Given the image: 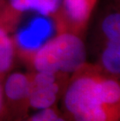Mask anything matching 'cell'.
I'll return each mask as SVG.
<instances>
[{
	"mask_svg": "<svg viewBox=\"0 0 120 121\" xmlns=\"http://www.w3.org/2000/svg\"><path fill=\"white\" fill-rule=\"evenodd\" d=\"M25 63L35 72L70 75L86 63L85 46L79 35L59 32L33 52Z\"/></svg>",
	"mask_w": 120,
	"mask_h": 121,
	"instance_id": "obj_2",
	"label": "cell"
},
{
	"mask_svg": "<svg viewBox=\"0 0 120 121\" xmlns=\"http://www.w3.org/2000/svg\"><path fill=\"white\" fill-rule=\"evenodd\" d=\"M97 0H63L55 17L58 33L71 32L80 36L85 30Z\"/></svg>",
	"mask_w": 120,
	"mask_h": 121,
	"instance_id": "obj_5",
	"label": "cell"
},
{
	"mask_svg": "<svg viewBox=\"0 0 120 121\" xmlns=\"http://www.w3.org/2000/svg\"><path fill=\"white\" fill-rule=\"evenodd\" d=\"M49 24L44 20H36L24 28L13 38L17 55L26 62L30 55L43 45L45 38L49 34Z\"/></svg>",
	"mask_w": 120,
	"mask_h": 121,
	"instance_id": "obj_6",
	"label": "cell"
},
{
	"mask_svg": "<svg viewBox=\"0 0 120 121\" xmlns=\"http://www.w3.org/2000/svg\"><path fill=\"white\" fill-rule=\"evenodd\" d=\"M53 121H70V120L66 117V115L64 113L60 112V114L58 115Z\"/></svg>",
	"mask_w": 120,
	"mask_h": 121,
	"instance_id": "obj_13",
	"label": "cell"
},
{
	"mask_svg": "<svg viewBox=\"0 0 120 121\" xmlns=\"http://www.w3.org/2000/svg\"><path fill=\"white\" fill-rule=\"evenodd\" d=\"M70 121H120V105H104L76 113L68 118Z\"/></svg>",
	"mask_w": 120,
	"mask_h": 121,
	"instance_id": "obj_9",
	"label": "cell"
},
{
	"mask_svg": "<svg viewBox=\"0 0 120 121\" xmlns=\"http://www.w3.org/2000/svg\"><path fill=\"white\" fill-rule=\"evenodd\" d=\"M11 30L0 23V78H4L13 68L17 48Z\"/></svg>",
	"mask_w": 120,
	"mask_h": 121,
	"instance_id": "obj_8",
	"label": "cell"
},
{
	"mask_svg": "<svg viewBox=\"0 0 120 121\" xmlns=\"http://www.w3.org/2000/svg\"><path fill=\"white\" fill-rule=\"evenodd\" d=\"M62 0H9L8 8L20 16L27 11H34L45 17H55L61 8Z\"/></svg>",
	"mask_w": 120,
	"mask_h": 121,
	"instance_id": "obj_7",
	"label": "cell"
},
{
	"mask_svg": "<svg viewBox=\"0 0 120 121\" xmlns=\"http://www.w3.org/2000/svg\"><path fill=\"white\" fill-rule=\"evenodd\" d=\"M101 30L107 42H120V15L113 13L106 16L101 24Z\"/></svg>",
	"mask_w": 120,
	"mask_h": 121,
	"instance_id": "obj_11",
	"label": "cell"
},
{
	"mask_svg": "<svg viewBox=\"0 0 120 121\" xmlns=\"http://www.w3.org/2000/svg\"><path fill=\"white\" fill-rule=\"evenodd\" d=\"M17 121H30L29 120L27 119V117L26 118V119H24V120H17Z\"/></svg>",
	"mask_w": 120,
	"mask_h": 121,
	"instance_id": "obj_14",
	"label": "cell"
},
{
	"mask_svg": "<svg viewBox=\"0 0 120 121\" xmlns=\"http://www.w3.org/2000/svg\"><path fill=\"white\" fill-rule=\"evenodd\" d=\"M4 101L10 121L26 119L30 110V73L10 72L3 78Z\"/></svg>",
	"mask_w": 120,
	"mask_h": 121,
	"instance_id": "obj_4",
	"label": "cell"
},
{
	"mask_svg": "<svg viewBox=\"0 0 120 121\" xmlns=\"http://www.w3.org/2000/svg\"><path fill=\"white\" fill-rule=\"evenodd\" d=\"M62 102L67 118L101 105H120L119 81L85 63L70 77Z\"/></svg>",
	"mask_w": 120,
	"mask_h": 121,
	"instance_id": "obj_1",
	"label": "cell"
},
{
	"mask_svg": "<svg viewBox=\"0 0 120 121\" xmlns=\"http://www.w3.org/2000/svg\"><path fill=\"white\" fill-rule=\"evenodd\" d=\"M101 69L108 76L119 78L120 73V42H107L101 55Z\"/></svg>",
	"mask_w": 120,
	"mask_h": 121,
	"instance_id": "obj_10",
	"label": "cell"
},
{
	"mask_svg": "<svg viewBox=\"0 0 120 121\" xmlns=\"http://www.w3.org/2000/svg\"><path fill=\"white\" fill-rule=\"evenodd\" d=\"M2 81H3V78H0V121H10L6 105H5Z\"/></svg>",
	"mask_w": 120,
	"mask_h": 121,
	"instance_id": "obj_12",
	"label": "cell"
},
{
	"mask_svg": "<svg viewBox=\"0 0 120 121\" xmlns=\"http://www.w3.org/2000/svg\"><path fill=\"white\" fill-rule=\"evenodd\" d=\"M30 109H44L54 106L62 97L70 75L63 73H30Z\"/></svg>",
	"mask_w": 120,
	"mask_h": 121,
	"instance_id": "obj_3",
	"label": "cell"
}]
</instances>
